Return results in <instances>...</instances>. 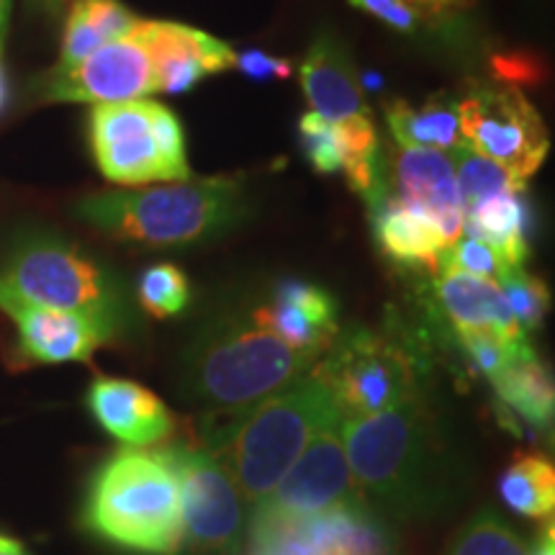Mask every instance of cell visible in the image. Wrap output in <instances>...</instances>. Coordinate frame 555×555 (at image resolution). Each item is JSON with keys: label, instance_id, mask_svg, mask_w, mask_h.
<instances>
[{"label": "cell", "instance_id": "6da1fadb", "mask_svg": "<svg viewBox=\"0 0 555 555\" xmlns=\"http://www.w3.org/2000/svg\"><path fill=\"white\" fill-rule=\"evenodd\" d=\"M358 494L376 515H437L453 494V470L425 393L360 420H339Z\"/></svg>", "mask_w": 555, "mask_h": 555}, {"label": "cell", "instance_id": "7a4b0ae2", "mask_svg": "<svg viewBox=\"0 0 555 555\" xmlns=\"http://www.w3.org/2000/svg\"><path fill=\"white\" fill-rule=\"evenodd\" d=\"M337 420L330 388L311 367L258 404L214 414L204 429V448L227 468L253 512L273 494L309 442Z\"/></svg>", "mask_w": 555, "mask_h": 555}, {"label": "cell", "instance_id": "3957f363", "mask_svg": "<svg viewBox=\"0 0 555 555\" xmlns=\"http://www.w3.org/2000/svg\"><path fill=\"white\" fill-rule=\"evenodd\" d=\"M80 525L137 555L183 553L178 476L163 450L121 448L90 478Z\"/></svg>", "mask_w": 555, "mask_h": 555}, {"label": "cell", "instance_id": "277c9868", "mask_svg": "<svg viewBox=\"0 0 555 555\" xmlns=\"http://www.w3.org/2000/svg\"><path fill=\"white\" fill-rule=\"evenodd\" d=\"M240 178L180 180L142 191H99L78 201L75 214L99 232L144 247H183L219 237L245 217Z\"/></svg>", "mask_w": 555, "mask_h": 555}, {"label": "cell", "instance_id": "5b68a950", "mask_svg": "<svg viewBox=\"0 0 555 555\" xmlns=\"http://www.w3.org/2000/svg\"><path fill=\"white\" fill-rule=\"evenodd\" d=\"M317 365L255 319L229 311L208 322L185 356V391L214 414L237 412L296 384Z\"/></svg>", "mask_w": 555, "mask_h": 555}, {"label": "cell", "instance_id": "8992f818", "mask_svg": "<svg viewBox=\"0 0 555 555\" xmlns=\"http://www.w3.org/2000/svg\"><path fill=\"white\" fill-rule=\"evenodd\" d=\"M314 373L330 388L339 420H360L420 393L425 363L406 339L356 327L335 337Z\"/></svg>", "mask_w": 555, "mask_h": 555}, {"label": "cell", "instance_id": "52a82bcc", "mask_svg": "<svg viewBox=\"0 0 555 555\" xmlns=\"http://www.w3.org/2000/svg\"><path fill=\"white\" fill-rule=\"evenodd\" d=\"M0 286L37 307L90 317L114 332L119 327V298L106 270L57 234H21L5 258Z\"/></svg>", "mask_w": 555, "mask_h": 555}, {"label": "cell", "instance_id": "ba28073f", "mask_svg": "<svg viewBox=\"0 0 555 555\" xmlns=\"http://www.w3.org/2000/svg\"><path fill=\"white\" fill-rule=\"evenodd\" d=\"M159 450L178 476L183 551L237 555L247 543L249 506L227 468L204 446L172 442Z\"/></svg>", "mask_w": 555, "mask_h": 555}, {"label": "cell", "instance_id": "9c48e42d", "mask_svg": "<svg viewBox=\"0 0 555 555\" xmlns=\"http://www.w3.org/2000/svg\"><path fill=\"white\" fill-rule=\"evenodd\" d=\"M463 142L509 172L519 189L543 168L551 137L519 88L478 82L457 101Z\"/></svg>", "mask_w": 555, "mask_h": 555}, {"label": "cell", "instance_id": "30bf717a", "mask_svg": "<svg viewBox=\"0 0 555 555\" xmlns=\"http://www.w3.org/2000/svg\"><path fill=\"white\" fill-rule=\"evenodd\" d=\"M360 502L363 499L358 494L356 478L347 463L343 429L337 420L309 442L294 468L275 486L273 494L249 512L247 538Z\"/></svg>", "mask_w": 555, "mask_h": 555}, {"label": "cell", "instance_id": "8fae6325", "mask_svg": "<svg viewBox=\"0 0 555 555\" xmlns=\"http://www.w3.org/2000/svg\"><path fill=\"white\" fill-rule=\"evenodd\" d=\"M157 101H127L93 106L88 116V139L95 165L111 183L147 185L176 183L165 159L157 129Z\"/></svg>", "mask_w": 555, "mask_h": 555}, {"label": "cell", "instance_id": "7c38bea8", "mask_svg": "<svg viewBox=\"0 0 555 555\" xmlns=\"http://www.w3.org/2000/svg\"><path fill=\"white\" fill-rule=\"evenodd\" d=\"M157 93L150 54L134 39L101 47L78 65L52 67L39 80V99L50 103H127Z\"/></svg>", "mask_w": 555, "mask_h": 555}, {"label": "cell", "instance_id": "4fadbf2b", "mask_svg": "<svg viewBox=\"0 0 555 555\" xmlns=\"http://www.w3.org/2000/svg\"><path fill=\"white\" fill-rule=\"evenodd\" d=\"M129 37L150 54L157 93H189L208 75L232 69L237 60V52L227 41L176 21L139 18Z\"/></svg>", "mask_w": 555, "mask_h": 555}, {"label": "cell", "instance_id": "5bb4252c", "mask_svg": "<svg viewBox=\"0 0 555 555\" xmlns=\"http://www.w3.org/2000/svg\"><path fill=\"white\" fill-rule=\"evenodd\" d=\"M0 309L16 324L18 350L31 363H82L116 335L114 330L95 319L73 314V311L37 307V304L13 296L3 286H0Z\"/></svg>", "mask_w": 555, "mask_h": 555}, {"label": "cell", "instance_id": "9a60e30c", "mask_svg": "<svg viewBox=\"0 0 555 555\" xmlns=\"http://www.w3.org/2000/svg\"><path fill=\"white\" fill-rule=\"evenodd\" d=\"M253 314L278 339L314 360L322 358L339 335L337 301L330 291L301 278L278 281L270 301L253 307Z\"/></svg>", "mask_w": 555, "mask_h": 555}, {"label": "cell", "instance_id": "2e32d148", "mask_svg": "<svg viewBox=\"0 0 555 555\" xmlns=\"http://www.w3.org/2000/svg\"><path fill=\"white\" fill-rule=\"evenodd\" d=\"M86 404L93 420L127 448L159 446L176 429L170 409L150 388L129 378H95Z\"/></svg>", "mask_w": 555, "mask_h": 555}, {"label": "cell", "instance_id": "e0dca14e", "mask_svg": "<svg viewBox=\"0 0 555 555\" xmlns=\"http://www.w3.org/2000/svg\"><path fill=\"white\" fill-rule=\"evenodd\" d=\"M393 193L427 211L440 224L448 247L463 234L466 206L457 191L453 159L446 152L399 147L393 155Z\"/></svg>", "mask_w": 555, "mask_h": 555}, {"label": "cell", "instance_id": "ac0fdd59", "mask_svg": "<svg viewBox=\"0 0 555 555\" xmlns=\"http://www.w3.org/2000/svg\"><path fill=\"white\" fill-rule=\"evenodd\" d=\"M373 237L380 253L397 266L427 268L437 273L448 240L437 221L420 206L406 204L386 185L367 196Z\"/></svg>", "mask_w": 555, "mask_h": 555}, {"label": "cell", "instance_id": "d6986e66", "mask_svg": "<svg viewBox=\"0 0 555 555\" xmlns=\"http://www.w3.org/2000/svg\"><path fill=\"white\" fill-rule=\"evenodd\" d=\"M298 80L311 111L322 119L347 121L371 116L350 54L335 34L324 31L311 41L307 57L298 67Z\"/></svg>", "mask_w": 555, "mask_h": 555}, {"label": "cell", "instance_id": "ffe728a7", "mask_svg": "<svg viewBox=\"0 0 555 555\" xmlns=\"http://www.w3.org/2000/svg\"><path fill=\"white\" fill-rule=\"evenodd\" d=\"M437 307L457 332H486L509 343H522L527 335L512 317L504 291L496 281L461 273V270H437L435 281Z\"/></svg>", "mask_w": 555, "mask_h": 555}, {"label": "cell", "instance_id": "44dd1931", "mask_svg": "<svg viewBox=\"0 0 555 555\" xmlns=\"http://www.w3.org/2000/svg\"><path fill=\"white\" fill-rule=\"evenodd\" d=\"M489 384L499 399V409L509 414L506 425L519 422L555 448V376L535 350H527Z\"/></svg>", "mask_w": 555, "mask_h": 555}, {"label": "cell", "instance_id": "7402d4cb", "mask_svg": "<svg viewBox=\"0 0 555 555\" xmlns=\"http://www.w3.org/2000/svg\"><path fill=\"white\" fill-rule=\"evenodd\" d=\"M286 527L296 530L319 555H393L391 535L363 502L337 506Z\"/></svg>", "mask_w": 555, "mask_h": 555}, {"label": "cell", "instance_id": "603a6c76", "mask_svg": "<svg viewBox=\"0 0 555 555\" xmlns=\"http://www.w3.org/2000/svg\"><path fill=\"white\" fill-rule=\"evenodd\" d=\"M139 16L121 0H75L62 34L60 62L54 67H73L99 52L101 47L127 39Z\"/></svg>", "mask_w": 555, "mask_h": 555}, {"label": "cell", "instance_id": "cb8c5ba5", "mask_svg": "<svg viewBox=\"0 0 555 555\" xmlns=\"http://www.w3.org/2000/svg\"><path fill=\"white\" fill-rule=\"evenodd\" d=\"M527 227H530V206L525 201V191H509L470 208L463 234L489 245L506 268H522L530 255Z\"/></svg>", "mask_w": 555, "mask_h": 555}, {"label": "cell", "instance_id": "d4e9b609", "mask_svg": "<svg viewBox=\"0 0 555 555\" xmlns=\"http://www.w3.org/2000/svg\"><path fill=\"white\" fill-rule=\"evenodd\" d=\"M386 121L399 147L437 150L448 155L463 144L457 103L448 101L446 95H433L420 108L401 99L388 101Z\"/></svg>", "mask_w": 555, "mask_h": 555}, {"label": "cell", "instance_id": "484cf974", "mask_svg": "<svg viewBox=\"0 0 555 555\" xmlns=\"http://www.w3.org/2000/svg\"><path fill=\"white\" fill-rule=\"evenodd\" d=\"M499 496L519 517H555V463L543 453H517L499 478Z\"/></svg>", "mask_w": 555, "mask_h": 555}, {"label": "cell", "instance_id": "4316f807", "mask_svg": "<svg viewBox=\"0 0 555 555\" xmlns=\"http://www.w3.org/2000/svg\"><path fill=\"white\" fill-rule=\"evenodd\" d=\"M450 159H453L457 191H461L466 214L470 211V208L481 206L483 201L502 196V193L525 191L509 178V172H506L504 168H499L496 163H491L489 157L478 155V152L470 150L466 142L450 152Z\"/></svg>", "mask_w": 555, "mask_h": 555}, {"label": "cell", "instance_id": "83f0119b", "mask_svg": "<svg viewBox=\"0 0 555 555\" xmlns=\"http://www.w3.org/2000/svg\"><path fill=\"white\" fill-rule=\"evenodd\" d=\"M448 555H532V547L502 517L483 509L461 527Z\"/></svg>", "mask_w": 555, "mask_h": 555}, {"label": "cell", "instance_id": "f1b7e54d", "mask_svg": "<svg viewBox=\"0 0 555 555\" xmlns=\"http://www.w3.org/2000/svg\"><path fill=\"white\" fill-rule=\"evenodd\" d=\"M137 296L142 309L155 319L178 317L180 311L189 307L191 286L183 270L172 262H157L147 268L139 278Z\"/></svg>", "mask_w": 555, "mask_h": 555}, {"label": "cell", "instance_id": "f546056e", "mask_svg": "<svg viewBox=\"0 0 555 555\" xmlns=\"http://www.w3.org/2000/svg\"><path fill=\"white\" fill-rule=\"evenodd\" d=\"M496 283L502 286L512 317H515V322L525 335L543 327L553 304L551 288H547L543 278L530 275L525 268H506Z\"/></svg>", "mask_w": 555, "mask_h": 555}, {"label": "cell", "instance_id": "4dcf8cb0", "mask_svg": "<svg viewBox=\"0 0 555 555\" xmlns=\"http://www.w3.org/2000/svg\"><path fill=\"white\" fill-rule=\"evenodd\" d=\"M298 142H301V152L307 163L319 176L343 172L345 144L337 121H327L314 114V111H307L301 121H298Z\"/></svg>", "mask_w": 555, "mask_h": 555}, {"label": "cell", "instance_id": "1f68e13d", "mask_svg": "<svg viewBox=\"0 0 555 555\" xmlns=\"http://www.w3.org/2000/svg\"><path fill=\"white\" fill-rule=\"evenodd\" d=\"M455 337L470 367L486 380L496 378L504 367H509L527 350H532L527 339H522V343H509V339L486 335V332H457Z\"/></svg>", "mask_w": 555, "mask_h": 555}, {"label": "cell", "instance_id": "d6a6232c", "mask_svg": "<svg viewBox=\"0 0 555 555\" xmlns=\"http://www.w3.org/2000/svg\"><path fill=\"white\" fill-rule=\"evenodd\" d=\"M440 268L461 270V273L489 278V281H499V275L506 270L502 258H499L494 249L483 245V242L468 237V234H461V237L442 253Z\"/></svg>", "mask_w": 555, "mask_h": 555}, {"label": "cell", "instance_id": "836d02e7", "mask_svg": "<svg viewBox=\"0 0 555 555\" xmlns=\"http://www.w3.org/2000/svg\"><path fill=\"white\" fill-rule=\"evenodd\" d=\"M496 78L512 82V88L517 86H540L547 78L545 62L538 54L530 52H509V54H496L491 60Z\"/></svg>", "mask_w": 555, "mask_h": 555}, {"label": "cell", "instance_id": "e575fe53", "mask_svg": "<svg viewBox=\"0 0 555 555\" xmlns=\"http://www.w3.org/2000/svg\"><path fill=\"white\" fill-rule=\"evenodd\" d=\"M347 3L401 34H414L422 24L420 11L412 9L406 0H347Z\"/></svg>", "mask_w": 555, "mask_h": 555}, {"label": "cell", "instance_id": "d590c367", "mask_svg": "<svg viewBox=\"0 0 555 555\" xmlns=\"http://www.w3.org/2000/svg\"><path fill=\"white\" fill-rule=\"evenodd\" d=\"M247 555H319L307 540L291 527L262 532L247 538Z\"/></svg>", "mask_w": 555, "mask_h": 555}, {"label": "cell", "instance_id": "8d00e7d4", "mask_svg": "<svg viewBox=\"0 0 555 555\" xmlns=\"http://www.w3.org/2000/svg\"><path fill=\"white\" fill-rule=\"evenodd\" d=\"M234 67L240 73H245L247 78L253 80H288L294 75V62L286 57H275V54H268L262 50H247L240 52L237 60H234Z\"/></svg>", "mask_w": 555, "mask_h": 555}, {"label": "cell", "instance_id": "74e56055", "mask_svg": "<svg viewBox=\"0 0 555 555\" xmlns=\"http://www.w3.org/2000/svg\"><path fill=\"white\" fill-rule=\"evenodd\" d=\"M422 18H450L455 13L468 11L476 0H406Z\"/></svg>", "mask_w": 555, "mask_h": 555}, {"label": "cell", "instance_id": "f35d334b", "mask_svg": "<svg viewBox=\"0 0 555 555\" xmlns=\"http://www.w3.org/2000/svg\"><path fill=\"white\" fill-rule=\"evenodd\" d=\"M532 555H555V517L547 519L532 547Z\"/></svg>", "mask_w": 555, "mask_h": 555}, {"label": "cell", "instance_id": "ab89813d", "mask_svg": "<svg viewBox=\"0 0 555 555\" xmlns=\"http://www.w3.org/2000/svg\"><path fill=\"white\" fill-rule=\"evenodd\" d=\"M0 555H29L26 547L9 535H0Z\"/></svg>", "mask_w": 555, "mask_h": 555}, {"label": "cell", "instance_id": "60d3db41", "mask_svg": "<svg viewBox=\"0 0 555 555\" xmlns=\"http://www.w3.org/2000/svg\"><path fill=\"white\" fill-rule=\"evenodd\" d=\"M11 5H13V0H0V41H3V37H5V29H9Z\"/></svg>", "mask_w": 555, "mask_h": 555}, {"label": "cell", "instance_id": "b9f144b4", "mask_svg": "<svg viewBox=\"0 0 555 555\" xmlns=\"http://www.w3.org/2000/svg\"><path fill=\"white\" fill-rule=\"evenodd\" d=\"M360 86L367 88V90H380V88H384V80H380L378 73H365L363 80H360Z\"/></svg>", "mask_w": 555, "mask_h": 555}, {"label": "cell", "instance_id": "7bdbcfd3", "mask_svg": "<svg viewBox=\"0 0 555 555\" xmlns=\"http://www.w3.org/2000/svg\"><path fill=\"white\" fill-rule=\"evenodd\" d=\"M5 101H9V88H5V73H3V62H0V111L5 108Z\"/></svg>", "mask_w": 555, "mask_h": 555}, {"label": "cell", "instance_id": "ee69618b", "mask_svg": "<svg viewBox=\"0 0 555 555\" xmlns=\"http://www.w3.org/2000/svg\"><path fill=\"white\" fill-rule=\"evenodd\" d=\"M39 3H44V5H50V9H54V5H60L62 0H39Z\"/></svg>", "mask_w": 555, "mask_h": 555}]
</instances>
